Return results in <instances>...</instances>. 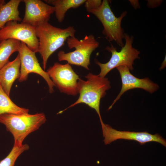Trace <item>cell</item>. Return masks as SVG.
Listing matches in <instances>:
<instances>
[{"label":"cell","instance_id":"1","mask_svg":"<svg viewBox=\"0 0 166 166\" xmlns=\"http://www.w3.org/2000/svg\"><path fill=\"white\" fill-rule=\"evenodd\" d=\"M35 28L39 41L38 52L42 57L45 70L50 56L64 45L68 38L75 36L76 31L73 26L61 29L52 26L48 22L42 23Z\"/></svg>","mask_w":166,"mask_h":166},{"label":"cell","instance_id":"2","mask_svg":"<svg viewBox=\"0 0 166 166\" xmlns=\"http://www.w3.org/2000/svg\"><path fill=\"white\" fill-rule=\"evenodd\" d=\"M86 81L80 79L78 81L79 97L77 100L68 107L59 112L61 113L67 109L80 104L84 103L96 111L101 124L103 123L100 111L101 98L105 95L106 91L111 88L108 78L101 77L89 73L85 77Z\"/></svg>","mask_w":166,"mask_h":166},{"label":"cell","instance_id":"3","mask_svg":"<svg viewBox=\"0 0 166 166\" xmlns=\"http://www.w3.org/2000/svg\"><path fill=\"white\" fill-rule=\"evenodd\" d=\"M46 121L45 115L42 113L34 114L5 113L0 115V123L4 124L6 130L13 135L14 145L18 146H22L26 137L38 129Z\"/></svg>","mask_w":166,"mask_h":166},{"label":"cell","instance_id":"4","mask_svg":"<svg viewBox=\"0 0 166 166\" xmlns=\"http://www.w3.org/2000/svg\"><path fill=\"white\" fill-rule=\"evenodd\" d=\"M69 49L74 48L73 51L65 53L61 50L57 53L59 61H65L70 65H73L84 67L89 70L91 54L99 46V42L93 35H86L80 40L75 36L69 37L66 40Z\"/></svg>","mask_w":166,"mask_h":166},{"label":"cell","instance_id":"5","mask_svg":"<svg viewBox=\"0 0 166 166\" xmlns=\"http://www.w3.org/2000/svg\"><path fill=\"white\" fill-rule=\"evenodd\" d=\"M124 35L125 44L120 51L118 52L116 47L111 44L110 46H107L105 48V49L112 54L111 57L107 62L102 63L95 60V63L100 68V72L98 74L100 77H105L112 69L121 65H126L132 71L133 69L134 61L140 59L139 55L140 52L132 46L133 36H130L126 33H124Z\"/></svg>","mask_w":166,"mask_h":166},{"label":"cell","instance_id":"6","mask_svg":"<svg viewBox=\"0 0 166 166\" xmlns=\"http://www.w3.org/2000/svg\"><path fill=\"white\" fill-rule=\"evenodd\" d=\"M94 15L101 22L103 27V34L109 42L115 41L122 47L124 46V31L121 27L122 20L127 14L123 12L118 17H116L112 11L109 1L103 0L100 7L94 11Z\"/></svg>","mask_w":166,"mask_h":166},{"label":"cell","instance_id":"7","mask_svg":"<svg viewBox=\"0 0 166 166\" xmlns=\"http://www.w3.org/2000/svg\"><path fill=\"white\" fill-rule=\"evenodd\" d=\"M46 72L54 86L61 93L72 96L78 93V81L80 79L70 65L56 62Z\"/></svg>","mask_w":166,"mask_h":166},{"label":"cell","instance_id":"8","mask_svg":"<svg viewBox=\"0 0 166 166\" xmlns=\"http://www.w3.org/2000/svg\"><path fill=\"white\" fill-rule=\"evenodd\" d=\"M9 39L25 43L35 52H38L39 41L35 27L29 24L11 21L7 22L0 29V42Z\"/></svg>","mask_w":166,"mask_h":166},{"label":"cell","instance_id":"9","mask_svg":"<svg viewBox=\"0 0 166 166\" xmlns=\"http://www.w3.org/2000/svg\"><path fill=\"white\" fill-rule=\"evenodd\" d=\"M20 60V82L26 81L28 74L31 73L41 76L46 82L50 93L54 92L55 86L48 73L41 67L35 55V52L31 50L24 43L21 42L18 49Z\"/></svg>","mask_w":166,"mask_h":166},{"label":"cell","instance_id":"10","mask_svg":"<svg viewBox=\"0 0 166 166\" xmlns=\"http://www.w3.org/2000/svg\"><path fill=\"white\" fill-rule=\"evenodd\" d=\"M101 124L104 137L103 141L105 145L117 140L124 139L136 141L141 145L149 142H155L166 147V140L157 133L152 134L147 132L119 131L104 123Z\"/></svg>","mask_w":166,"mask_h":166},{"label":"cell","instance_id":"11","mask_svg":"<svg viewBox=\"0 0 166 166\" xmlns=\"http://www.w3.org/2000/svg\"><path fill=\"white\" fill-rule=\"evenodd\" d=\"M116 68L120 75L122 87L119 93L109 107L108 110L112 108L124 92L130 89H141L152 93L159 88L156 83H154L148 77L140 79L135 77L131 73L130 70L126 65L119 66Z\"/></svg>","mask_w":166,"mask_h":166},{"label":"cell","instance_id":"12","mask_svg":"<svg viewBox=\"0 0 166 166\" xmlns=\"http://www.w3.org/2000/svg\"><path fill=\"white\" fill-rule=\"evenodd\" d=\"M25 5V13L22 22L34 27L49 22L51 15L54 13L53 6L40 0H23Z\"/></svg>","mask_w":166,"mask_h":166},{"label":"cell","instance_id":"13","mask_svg":"<svg viewBox=\"0 0 166 166\" xmlns=\"http://www.w3.org/2000/svg\"><path fill=\"white\" fill-rule=\"evenodd\" d=\"M20 60L18 53L13 61L8 62L0 69V85L10 97L12 85L20 76Z\"/></svg>","mask_w":166,"mask_h":166},{"label":"cell","instance_id":"14","mask_svg":"<svg viewBox=\"0 0 166 166\" xmlns=\"http://www.w3.org/2000/svg\"><path fill=\"white\" fill-rule=\"evenodd\" d=\"M21 0H10L7 3L0 0V29L8 22L14 21L20 22L18 7Z\"/></svg>","mask_w":166,"mask_h":166},{"label":"cell","instance_id":"15","mask_svg":"<svg viewBox=\"0 0 166 166\" xmlns=\"http://www.w3.org/2000/svg\"><path fill=\"white\" fill-rule=\"evenodd\" d=\"M86 0H46L47 4L52 5L56 17L60 23L64 20L67 10L71 8H77L84 4Z\"/></svg>","mask_w":166,"mask_h":166},{"label":"cell","instance_id":"16","mask_svg":"<svg viewBox=\"0 0 166 166\" xmlns=\"http://www.w3.org/2000/svg\"><path fill=\"white\" fill-rule=\"evenodd\" d=\"M29 112L28 109L19 107L15 104L0 85V115L5 113L25 114H28Z\"/></svg>","mask_w":166,"mask_h":166},{"label":"cell","instance_id":"17","mask_svg":"<svg viewBox=\"0 0 166 166\" xmlns=\"http://www.w3.org/2000/svg\"><path fill=\"white\" fill-rule=\"evenodd\" d=\"M21 42L17 40L9 39L0 42V69L9 61L11 55L18 51Z\"/></svg>","mask_w":166,"mask_h":166},{"label":"cell","instance_id":"18","mask_svg":"<svg viewBox=\"0 0 166 166\" xmlns=\"http://www.w3.org/2000/svg\"><path fill=\"white\" fill-rule=\"evenodd\" d=\"M29 148V146L27 144H22L21 146L14 145L8 155L0 161V166H14L15 161L19 156Z\"/></svg>","mask_w":166,"mask_h":166},{"label":"cell","instance_id":"19","mask_svg":"<svg viewBox=\"0 0 166 166\" xmlns=\"http://www.w3.org/2000/svg\"><path fill=\"white\" fill-rule=\"evenodd\" d=\"M102 3L101 0H87L84 3L85 6L86 10L92 14L100 7Z\"/></svg>","mask_w":166,"mask_h":166},{"label":"cell","instance_id":"20","mask_svg":"<svg viewBox=\"0 0 166 166\" xmlns=\"http://www.w3.org/2000/svg\"><path fill=\"white\" fill-rule=\"evenodd\" d=\"M162 1V0H148L147 6L149 8H155L160 6Z\"/></svg>","mask_w":166,"mask_h":166},{"label":"cell","instance_id":"21","mask_svg":"<svg viewBox=\"0 0 166 166\" xmlns=\"http://www.w3.org/2000/svg\"><path fill=\"white\" fill-rule=\"evenodd\" d=\"M129 1L132 6L134 9H136L140 8V6L138 0H130Z\"/></svg>","mask_w":166,"mask_h":166},{"label":"cell","instance_id":"22","mask_svg":"<svg viewBox=\"0 0 166 166\" xmlns=\"http://www.w3.org/2000/svg\"><path fill=\"white\" fill-rule=\"evenodd\" d=\"M166 66V56H165V57L163 61V62L162 63L161 66L160 68V70H162V69L164 68Z\"/></svg>","mask_w":166,"mask_h":166}]
</instances>
